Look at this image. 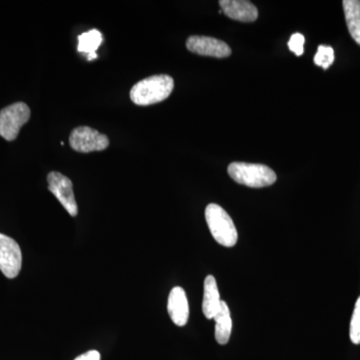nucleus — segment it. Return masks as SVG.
Segmentation results:
<instances>
[{
	"label": "nucleus",
	"instance_id": "10",
	"mask_svg": "<svg viewBox=\"0 0 360 360\" xmlns=\"http://www.w3.org/2000/svg\"><path fill=\"white\" fill-rule=\"evenodd\" d=\"M168 314L177 326H184L188 321L189 307L186 293L184 288L176 286L172 288L168 296Z\"/></svg>",
	"mask_w": 360,
	"mask_h": 360
},
{
	"label": "nucleus",
	"instance_id": "6",
	"mask_svg": "<svg viewBox=\"0 0 360 360\" xmlns=\"http://www.w3.org/2000/svg\"><path fill=\"white\" fill-rule=\"evenodd\" d=\"M22 266V253L18 243L6 234L0 233V270L7 278L20 274Z\"/></svg>",
	"mask_w": 360,
	"mask_h": 360
},
{
	"label": "nucleus",
	"instance_id": "8",
	"mask_svg": "<svg viewBox=\"0 0 360 360\" xmlns=\"http://www.w3.org/2000/svg\"><path fill=\"white\" fill-rule=\"evenodd\" d=\"M186 47L193 53L203 56H212V58H229L231 54V49L229 44L221 40L210 37L193 35L187 39Z\"/></svg>",
	"mask_w": 360,
	"mask_h": 360
},
{
	"label": "nucleus",
	"instance_id": "15",
	"mask_svg": "<svg viewBox=\"0 0 360 360\" xmlns=\"http://www.w3.org/2000/svg\"><path fill=\"white\" fill-rule=\"evenodd\" d=\"M335 61V51L333 47L328 45H319L316 54L314 56V63L321 66L323 70H328L329 66Z\"/></svg>",
	"mask_w": 360,
	"mask_h": 360
},
{
	"label": "nucleus",
	"instance_id": "3",
	"mask_svg": "<svg viewBox=\"0 0 360 360\" xmlns=\"http://www.w3.org/2000/svg\"><path fill=\"white\" fill-rule=\"evenodd\" d=\"M205 219L213 238L225 248H232L238 243V234L233 220L224 208L210 203L205 210Z\"/></svg>",
	"mask_w": 360,
	"mask_h": 360
},
{
	"label": "nucleus",
	"instance_id": "14",
	"mask_svg": "<svg viewBox=\"0 0 360 360\" xmlns=\"http://www.w3.org/2000/svg\"><path fill=\"white\" fill-rule=\"evenodd\" d=\"M103 40V34L97 30L82 33L78 37L77 51L85 54L87 60H94L97 58L96 51L101 46Z\"/></svg>",
	"mask_w": 360,
	"mask_h": 360
},
{
	"label": "nucleus",
	"instance_id": "7",
	"mask_svg": "<svg viewBox=\"0 0 360 360\" xmlns=\"http://www.w3.org/2000/svg\"><path fill=\"white\" fill-rule=\"evenodd\" d=\"M47 181L49 191L58 198L66 212L71 217H77L78 207L71 180L60 172H52L47 175Z\"/></svg>",
	"mask_w": 360,
	"mask_h": 360
},
{
	"label": "nucleus",
	"instance_id": "17",
	"mask_svg": "<svg viewBox=\"0 0 360 360\" xmlns=\"http://www.w3.org/2000/svg\"><path fill=\"white\" fill-rule=\"evenodd\" d=\"M304 42L305 39L302 33H295L291 35L290 41H288V47L295 56H302L303 51H304Z\"/></svg>",
	"mask_w": 360,
	"mask_h": 360
},
{
	"label": "nucleus",
	"instance_id": "12",
	"mask_svg": "<svg viewBox=\"0 0 360 360\" xmlns=\"http://www.w3.org/2000/svg\"><path fill=\"white\" fill-rule=\"evenodd\" d=\"M215 321V340L219 345H226L231 338L232 330V319L229 305L221 302L219 311L214 316Z\"/></svg>",
	"mask_w": 360,
	"mask_h": 360
},
{
	"label": "nucleus",
	"instance_id": "4",
	"mask_svg": "<svg viewBox=\"0 0 360 360\" xmlns=\"http://www.w3.org/2000/svg\"><path fill=\"white\" fill-rule=\"evenodd\" d=\"M30 110L25 103H16L0 111V136L13 141L20 134L21 127L30 120Z\"/></svg>",
	"mask_w": 360,
	"mask_h": 360
},
{
	"label": "nucleus",
	"instance_id": "16",
	"mask_svg": "<svg viewBox=\"0 0 360 360\" xmlns=\"http://www.w3.org/2000/svg\"><path fill=\"white\" fill-rule=\"evenodd\" d=\"M349 335L354 345H360V296L355 303L354 314L350 322Z\"/></svg>",
	"mask_w": 360,
	"mask_h": 360
},
{
	"label": "nucleus",
	"instance_id": "5",
	"mask_svg": "<svg viewBox=\"0 0 360 360\" xmlns=\"http://www.w3.org/2000/svg\"><path fill=\"white\" fill-rule=\"evenodd\" d=\"M70 144L77 153H87L108 148L110 139L91 127H79L71 131Z\"/></svg>",
	"mask_w": 360,
	"mask_h": 360
},
{
	"label": "nucleus",
	"instance_id": "9",
	"mask_svg": "<svg viewBox=\"0 0 360 360\" xmlns=\"http://www.w3.org/2000/svg\"><path fill=\"white\" fill-rule=\"evenodd\" d=\"M222 13L233 20L241 22H253L257 20V6L246 0H220Z\"/></svg>",
	"mask_w": 360,
	"mask_h": 360
},
{
	"label": "nucleus",
	"instance_id": "18",
	"mask_svg": "<svg viewBox=\"0 0 360 360\" xmlns=\"http://www.w3.org/2000/svg\"><path fill=\"white\" fill-rule=\"evenodd\" d=\"M75 360H101V354L96 350H89V352L79 355Z\"/></svg>",
	"mask_w": 360,
	"mask_h": 360
},
{
	"label": "nucleus",
	"instance_id": "11",
	"mask_svg": "<svg viewBox=\"0 0 360 360\" xmlns=\"http://www.w3.org/2000/svg\"><path fill=\"white\" fill-rule=\"evenodd\" d=\"M222 300H220L217 281L212 276H206L203 291L202 312L207 319H214L219 311Z\"/></svg>",
	"mask_w": 360,
	"mask_h": 360
},
{
	"label": "nucleus",
	"instance_id": "2",
	"mask_svg": "<svg viewBox=\"0 0 360 360\" xmlns=\"http://www.w3.org/2000/svg\"><path fill=\"white\" fill-rule=\"evenodd\" d=\"M227 172L234 181L252 188L272 186L276 181V172L264 165L232 162L227 168Z\"/></svg>",
	"mask_w": 360,
	"mask_h": 360
},
{
	"label": "nucleus",
	"instance_id": "13",
	"mask_svg": "<svg viewBox=\"0 0 360 360\" xmlns=\"http://www.w3.org/2000/svg\"><path fill=\"white\" fill-rule=\"evenodd\" d=\"M348 32L357 44L360 45V1L345 0L342 2Z\"/></svg>",
	"mask_w": 360,
	"mask_h": 360
},
{
	"label": "nucleus",
	"instance_id": "1",
	"mask_svg": "<svg viewBox=\"0 0 360 360\" xmlns=\"http://www.w3.org/2000/svg\"><path fill=\"white\" fill-rule=\"evenodd\" d=\"M174 82L167 75L144 78L130 90V99L136 105L148 106L161 103L172 94Z\"/></svg>",
	"mask_w": 360,
	"mask_h": 360
}]
</instances>
